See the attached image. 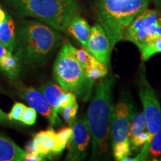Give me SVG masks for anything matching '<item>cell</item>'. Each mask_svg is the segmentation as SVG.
Listing matches in <instances>:
<instances>
[{"label": "cell", "instance_id": "5bb4252c", "mask_svg": "<svg viewBox=\"0 0 161 161\" xmlns=\"http://www.w3.org/2000/svg\"><path fill=\"white\" fill-rule=\"evenodd\" d=\"M90 27L86 19L79 14L74 16L69 22L66 29V34L75 39L83 48L86 49L90 34Z\"/></svg>", "mask_w": 161, "mask_h": 161}, {"label": "cell", "instance_id": "484cf974", "mask_svg": "<svg viewBox=\"0 0 161 161\" xmlns=\"http://www.w3.org/2000/svg\"><path fill=\"white\" fill-rule=\"evenodd\" d=\"M148 132L147 130L140 133L137 135L133 136L129 140L130 144V150L132 151H139L142 148L143 145L146 143V141L148 140Z\"/></svg>", "mask_w": 161, "mask_h": 161}, {"label": "cell", "instance_id": "44dd1931", "mask_svg": "<svg viewBox=\"0 0 161 161\" xmlns=\"http://www.w3.org/2000/svg\"><path fill=\"white\" fill-rule=\"evenodd\" d=\"M112 148L114 158L118 161H122L125 158L128 157L131 154L130 144L128 140L113 145Z\"/></svg>", "mask_w": 161, "mask_h": 161}, {"label": "cell", "instance_id": "3957f363", "mask_svg": "<svg viewBox=\"0 0 161 161\" xmlns=\"http://www.w3.org/2000/svg\"><path fill=\"white\" fill-rule=\"evenodd\" d=\"M150 0H95L98 24L114 49L123 40L125 32L139 14L148 8Z\"/></svg>", "mask_w": 161, "mask_h": 161}, {"label": "cell", "instance_id": "9c48e42d", "mask_svg": "<svg viewBox=\"0 0 161 161\" xmlns=\"http://www.w3.org/2000/svg\"><path fill=\"white\" fill-rule=\"evenodd\" d=\"M72 136L68 144L66 160L79 161L84 160L88 154L91 142V135L86 118L75 120L72 125Z\"/></svg>", "mask_w": 161, "mask_h": 161}, {"label": "cell", "instance_id": "2e32d148", "mask_svg": "<svg viewBox=\"0 0 161 161\" xmlns=\"http://www.w3.org/2000/svg\"><path fill=\"white\" fill-rule=\"evenodd\" d=\"M0 42L13 53L15 49L16 33L15 25L13 19L6 14L5 19L0 24Z\"/></svg>", "mask_w": 161, "mask_h": 161}, {"label": "cell", "instance_id": "f1b7e54d", "mask_svg": "<svg viewBox=\"0 0 161 161\" xmlns=\"http://www.w3.org/2000/svg\"><path fill=\"white\" fill-rule=\"evenodd\" d=\"M44 157L41 154L35 152H27L26 153L24 160L25 161H41L44 160Z\"/></svg>", "mask_w": 161, "mask_h": 161}, {"label": "cell", "instance_id": "4dcf8cb0", "mask_svg": "<svg viewBox=\"0 0 161 161\" xmlns=\"http://www.w3.org/2000/svg\"><path fill=\"white\" fill-rule=\"evenodd\" d=\"M10 52H9L8 50L6 49L5 46L3 45V43L0 42V62H1V60H3L8 54H9Z\"/></svg>", "mask_w": 161, "mask_h": 161}, {"label": "cell", "instance_id": "6da1fadb", "mask_svg": "<svg viewBox=\"0 0 161 161\" xmlns=\"http://www.w3.org/2000/svg\"><path fill=\"white\" fill-rule=\"evenodd\" d=\"M114 85L111 77L101 78L88 108L86 119L91 135L92 160L102 158L109 150Z\"/></svg>", "mask_w": 161, "mask_h": 161}, {"label": "cell", "instance_id": "7a4b0ae2", "mask_svg": "<svg viewBox=\"0 0 161 161\" xmlns=\"http://www.w3.org/2000/svg\"><path fill=\"white\" fill-rule=\"evenodd\" d=\"M61 35L49 25L38 21H27L16 35L15 56L29 65L43 64L55 51Z\"/></svg>", "mask_w": 161, "mask_h": 161}, {"label": "cell", "instance_id": "ac0fdd59", "mask_svg": "<svg viewBox=\"0 0 161 161\" xmlns=\"http://www.w3.org/2000/svg\"><path fill=\"white\" fill-rule=\"evenodd\" d=\"M73 52L78 61L79 62L84 70L98 66L101 63L88 50L84 48L77 49L74 47Z\"/></svg>", "mask_w": 161, "mask_h": 161}, {"label": "cell", "instance_id": "9a60e30c", "mask_svg": "<svg viewBox=\"0 0 161 161\" xmlns=\"http://www.w3.org/2000/svg\"><path fill=\"white\" fill-rule=\"evenodd\" d=\"M26 153L13 140L0 134V161L24 160Z\"/></svg>", "mask_w": 161, "mask_h": 161}, {"label": "cell", "instance_id": "8fae6325", "mask_svg": "<svg viewBox=\"0 0 161 161\" xmlns=\"http://www.w3.org/2000/svg\"><path fill=\"white\" fill-rule=\"evenodd\" d=\"M19 94L30 104V107L47 118L52 125H57L60 123L58 115L54 113L52 107L41 92L32 87L23 86L19 90Z\"/></svg>", "mask_w": 161, "mask_h": 161}, {"label": "cell", "instance_id": "4fadbf2b", "mask_svg": "<svg viewBox=\"0 0 161 161\" xmlns=\"http://www.w3.org/2000/svg\"><path fill=\"white\" fill-rule=\"evenodd\" d=\"M57 143L56 132L52 128L42 130L35 134L33 140L28 146L27 152H35L44 158H49L53 154Z\"/></svg>", "mask_w": 161, "mask_h": 161}, {"label": "cell", "instance_id": "cb8c5ba5", "mask_svg": "<svg viewBox=\"0 0 161 161\" xmlns=\"http://www.w3.org/2000/svg\"><path fill=\"white\" fill-rule=\"evenodd\" d=\"M78 109V104L77 102H75L60 109L59 114H61L62 117H63L66 123H68L70 126H72V124L75 121V116L76 114H77Z\"/></svg>", "mask_w": 161, "mask_h": 161}, {"label": "cell", "instance_id": "ba28073f", "mask_svg": "<svg viewBox=\"0 0 161 161\" xmlns=\"http://www.w3.org/2000/svg\"><path fill=\"white\" fill-rule=\"evenodd\" d=\"M133 100L128 94H124L114 107L110 125V140L113 145L128 140L130 121L134 115Z\"/></svg>", "mask_w": 161, "mask_h": 161}, {"label": "cell", "instance_id": "7402d4cb", "mask_svg": "<svg viewBox=\"0 0 161 161\" xmlns=\"http://www.w3.org/2000/svg\"><path fill=\"white\" fill-rule=\"evenodd\" d=\"M160 156H161V126L151 141L147 159L150 158L152 160H154Z\"/></svg>", "mask_w": 161, "mask_h": 161}, {"label": "cell", "instance_id": "7c38bea8", "mask_svg": "<svg viewBox=\"0 0 161 161\" xmlns=\"http://www.w3.org/2000/svg\"><path fill=\"white\" fill-rule=\"evenodd\" d=\"M40 91L43 94L55 114L58 115L60 109L69 104L77 102L74 92L64 90L59 84L46 83L40 86Z\"/></svg>", "mask_w": 161, "mask_h": 161}, {"label": "cell", "instance_id": "d4e9b609", "mask_svg": "<svg viewBox=\"0 0 161 161\" xmlns=\"http://www.w3.org/2000/svg\"><path fill=\"white\" fill-rule=\"evenodd\" d=\"M86 75L90 80L95 82L96 80L104 78L108 75V66L100 63L98 66L85 70Z\"/></svg>", "mask_w": 161, "mask_h": 161}, {"label": "cell", "instance_id": "5b68a950", "mask_svg": "<svg viewBox=\"0 0 161 161\" xmlns=\"http://www.w3.org/2000/svg\"><path fill=\"white\" fill-rule=\"evenodd\" d=\"M73 48L69 43L62 46L54 64V76L64 90L74 92L86 102L91 97L94 81L86 76L74 55Z\"/></svg>", "mask_w": 161, "mask_h": 161}, {"label": "cell", "instance_id": "d6986e66", "mask_svg": "<svg viewBox=\"0 0 161 161\" xmlns=\"http://www.w3.org/2000/svg\"><path fill=\"white\" fill-rule=\"evenodd\" d=\"M145 130H146V122L143 111L134 113L128 130V140Z\"/></svg>", "mask_w": 161, "mask_h": 161}, {"label": "cell", "instance_id": "f546056e", "mask_svg": "<svg viewBox=\"0 0 161 161\" xmlns=\"http://www.w3.org/2000/svg\"><path fill=\"white\" fill-rule=\"evenodd\" d=\"M10 119L8 117V114H6L0 108V123H8L9 122Z\"/></svg>", "mask_w": 161, "mask_h": 161}, {"label": "cell", "instance_id": "30bf717a", "mask_svg": "<svg viewBox=\"0 0 161 161\" xmlns=\"http://www.w3.org/2000/svg\"><path fill=\"white\" fill-rule=\"evenodd\" d=\"M86 49L101 63L108 66L110 64L113 48L108 35L98 23L94 25L90 29V37Z\"/></svg>", "mask_w": 161, "mask_h": 161}, {"label": "cell", "instance_id": "d6a6232c", "mask_svg": "<svg viewBox=\"0 0 161 161\" xmlns=\"http://www.w3.org/2000/svg\"><path fill=\"white\" fill-rule=\"evenodd\" d=\"M154 3L158 8V9L161 10V0H153Z\"/></svg>", "mask_w": 161, "mask_h": 161}, {"label": "cell", "instance_id": "ffe728a7", "mask_svg": "<svg viewBox=\"0 0 161 161\" xmlns=\"http://www.w3.org/2000/svg\"><path fill=\"white\" fill-rule=\"evenodd\" d=\"M72 136V126L67 127L60 129L58 133H56V140L57 143L54 150L53 154H60L64 152L66 147L69 144Z\"/></svg>", "mask_w": 161, "mask_h": 161}, {"label": "cell", "instance_id": "52a82bcc", "mask_svg": "<svg viewBox=\"0 0 161 161\" xmlns=\"http://www.w3.org/2000/svg\"><path fill=\"white\" fill-rule=\"evenodd\" d=\"M161 35V10L147 8L136 16L125 32L123 40L141 51Z\"/></svg>", "mask_w": 161, "mask_h": 161}, {"label": "cell", "instance_id": "4316f807", "mask_svg": "<svg viewBox=\"0 0 161 161\" xmlns=\"http://www.w3.org/2000/svg\"><path fill=\"white\" fill-rule=\"evenodd\" d=\"M37 113L31 107H26L19 121L27 125H32L37 119Z\"/></svg>", "mask_w": 161, "mask_h": 161}, {"label": "cell", "instance_id": "8992f818", "mask_svg": "<svg viewBox=\"0 0 161 161\" xmlns=\"http://www.w3.org/2000/svg\"><path fill=\"white\" fill-rule=\"evenodd\" d=\"M137 86L139 96L143 108L148 137L137 155L133 158H130L129 156L126 157L123 159V161L146 160L151 141L161 126L160 104L155 92L147 79L145 68H142L139 73Z\"/></svg>", "mask_w": 161, "mask_h": 161}, {"label": "cell", "instance_id": "1f68e13d", "mask_svg": "<svg viewBox=\"0 0 161 161\" xmlns=\"http://www.w3.org/2000/svg\"><path fill=\"white\" fill-rule=\"evenodd\" d=\"M5 14H6L5 13V11H4L2 9L1 7H0V24L2 23V22L3 21L4 19H5Z\"/></svg>", "mask_w": 161, "mask_h": 161}, {"label": "cell", "instance_id": "836d02e7", "mask_svg": "<svg viewBox=\"0 0 161 161\" xmlns=\"http://www.w3.org/2000/svg\"><path fill=\"white\" fill-rule=\"evenodd\" d=\"M160 160L161 161V159H160V160Z\"/></svg>", "mask_w": 161, "mask_h": 161}, {"label": "cell", "instance_id": "277c9868", "mask_svg": "<svg viewBox=\"0 0 161 161\" xmlns=\"http://www.w3.org/2000/svg\"><path fill=\"white\" fill-rule=\"evenodd\" d=\"M19 14L43 22L58 31L66 33L74 16L79 14L76 0H9Z\"/></svg>", "mask_w": 161, "mask_h": 161}, {"label": "cell", "instance_id": "603a6c76", "mask_svg": "<svg viewBox=\"0 0 161 161\" xmlns=\"http://www.w3.org/2000/svg\"><path fill=\"white\" fill-rule=\"evenodd\" d=\"M140 52L141 54V59L144 62L156 54L161 53V35Z\"/></svg>", "mask_w": 161, "mask_h": 161}, {"label": "cell", "instance_id": "e0dca14e", "mask_svg": "<svg viewBox=\"0 0 161 161\" xmlns=\"http://www.w3.org/2000/svg\"><path fill=\"white\" fill-rule=\"evenodd\" d=\"M19 60L12 52L8 54L0 62V69L10 78H14L19 72Z\"/></svg>", "mask_w": 161, "mask_h": 161}, {"label": "cell", "instance_id": "83f0119b", "mask_svg": "<svg viewBox=\"0 0 161 161\" xmlns=\"http://www.w3.org/2000/svg\"><path fill=\"white\" fill-rule=\"evenodd\" d=\"M25 108L26 106L24 104L20 103V102H16L14 104L11 112L8 114V117L10 120L19 121Z\"/></svg>", "mask_w": 161, "mask_h": 161}]
</instances>
